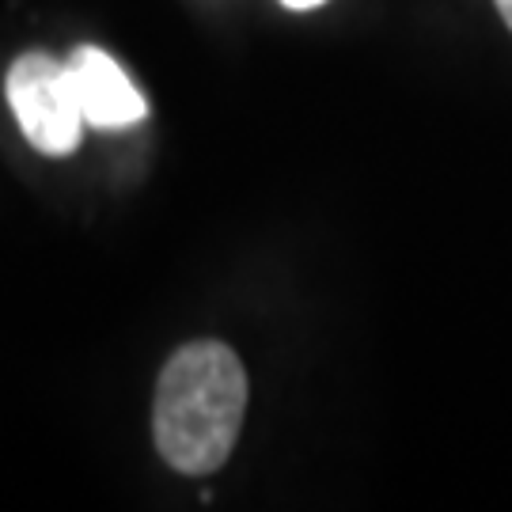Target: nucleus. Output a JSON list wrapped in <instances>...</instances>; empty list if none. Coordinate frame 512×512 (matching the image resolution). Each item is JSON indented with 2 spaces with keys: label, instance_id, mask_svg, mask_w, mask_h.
Returning a JSON list of instances; mask_svg holds the SVG:
<instances>
[{
  "label": "nucleus",
  "instance_id": "f257e3e1",
  "mask_svg": "<svg viewBox=\"0 0 512 512\" xmlns=\"http://www.w3.org/2000/svg\"><path fill=\"white\" fill-rule=\"evenodd\" d=\"M247 410V372L224 342L175 349L160 372L152 433L160 456L183 475H209L232 456Z\"/></svg>",
  "mask_w": 512,
  "mask_h": 512
},
{
  "label": "nucleus",
  "instance_id": "f03ea898",
  "mask_svg": "<svg viewBox=\"0 0 512 512\" xmlns=\"http://www.w3.org/2000/svg\"><path fill=\"white\" fill-rule=\"evenodd\" d=\"M8 107L27 141L46 156H69L84 137V110L65 61L23 54L8 69Z\"/></svg>",
  "mask_w": 512,
  "mask_h": 512
},
{
  "label": "nucleus",
  "instance_id": "7ed1b4c3",
  "mask_svg": "<svg viewBox=\"0 0 512 512\" xmlns=\"http://www.w3.org/2000/svg\"><path fill=\"white\" fill-rule=\"evenodd\" d=\"M65 69L73 76L76 99L84 110V122L95 129H129L145 122L148 99L137 92V84L126 76V69L103 54L99 46H80L69 54Z\"/></svg>",
  "mask_w": 512,
  "mask_h": 512
},
{
  "label": "nucleus",
  "instance_id": "20e7f679",
  "mask_svg": "<svg viewBox=\"0 0 512 512\" xmlns=\"http://www.w3.org/2000/svg\"><path fill=\"white\" fill-rule=\"evenodd\" d=\"M285 8H293V12H311V8H319V4H327V0H281Z\"/></svg>",
  "mask_w": 512,
  "mask_h": 512
},
{
  "label": "nucleus",
  "instance_id": "39448f33",
  "mask_svg": "<svg viewBox=\"0 0 512 512\" xmlns=\"http://www.w3.org/2000/svg\"><path fill=\"white\" fill-rule=\"evenodd\" d=\"M497 12H501V19H505V27L512 31V0H497Z\"/></svg>",
  "mask_w": 512,
  "mask_h": 512
}]
</instances>
